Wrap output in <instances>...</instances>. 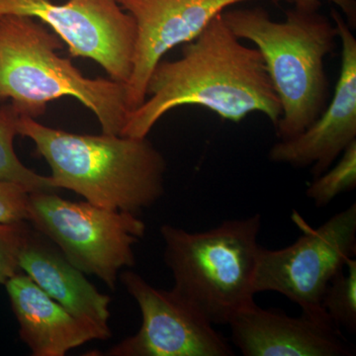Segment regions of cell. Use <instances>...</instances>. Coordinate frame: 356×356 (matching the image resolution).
<instances>
[{
	"label": "cell",
	"mask_w": 356,
	"mask_h": 356,
	"mask_svg": "<svg viewBox=\"0 0 356 356\" xmlns=\"http://www.w3.org/2000/svg\"><path fill=\"white\" fill-rule=\"evenodd\" d=\"M231 31L222 13L197 38L184 44L181 58L154 67L147 98L130 112L120 136L147 138L156 122L177 107L197 105L232 122L252 112L277 125L282 108L261 51Z\"/></svg>",
	"instance_id": "6da1fadb"
},
{
	"label": "cell",
	"mask_w": 356,
	"mask_h": 356,
	"mask_svg": "<svg viewBox=\"0 0 356 356\" xmlns=\"http://www.w3.org/2000/svg\"><path fill=\"white\" fill-rule=\"evenodd\" d=\"M18 135L36 146L58 189L110 210L139 214L165 193L166 161L147 138L81 135L19 115Z\"/></svg>",
	"instance_id": "7a4b0ae2"
},
{
	"label": "cell",
	"mask_w": 356,
	"mask_h": 356,
	"mask_svg": "<svg viewBox=\"0 0 356 356\" xmlns=\"http://www.w3.org/2000/svg\"><path fill=\"white\" fill-rule=\"evenodd\" d=\"M222 20L238 39L255 44L266 63L282 115L280 140L297 137L317 121L327 105L325 58L339 38L337 26L318 11H286L283 22L261 7L222 11Z\"/></svg>",
	"instance_id": "3957f363"
},
{
	"label": "cell",
	"mask_w": 356,
	"mask_h": 356,
	"mask_svg": "<svg viewBox=\"0 0 356 356\" xmlns=\"http://www.w3.org/2000/svg\"><path fill=\"white\" fill-rule=\"evenodd\" d=\"M63 48L35 18H0V102L10 99L18 113L35 119L49 102L76 98L95 115L102 133L120 136L130 113L125 84L84 76L70 58L58 55Z\"/></svg>",
	"instance_id": "277c9868"
},
{
	"label": "cell",
	"mask_w": 356,
	"mask_h": 356,
	"mask_svg": "<svg viewBox=\"0 0 356 356\" xmlns=\"http://www.w3.org/2000/svg\"><path fill=\"white\" fill-rule=\"evenodd\" d=\"M261 216L225 220L205 232L163 225L165 261L175 287L213 325H229L255 304Z\"/></svg>",
	"instance_id": "5b68a950"
},
{
	"label": "cell",
	"mask_w": 356,
	"mask_h": 356,
	"mask_svg": "<svg viewBox=\"0 0 356 356\" xmlns=\"http://www.w3.org/2000/svg\"><path fill=\"white\" fill-rule=\"evenodd\" d=\"M28 221L53 241L72 266L99 278L111 290L122 267L135 264L134 245L146 233L137 215L88 201L72 202L56 192L30 194Z\"/></svg>",
	"instance_id": "8992f818"
},
{
	"label": "cell",
	"mask_w": 356,
	"mask_h": 356,
	"mask_svg": "<svg viewBox=\"0 0 356 356\" xmlns=\"http://www.w3.org/2000/svg\"><path fill=\"white\" fill-rule=\"evenodd\" d=\"M292 219L303 235L286 248H259L254 291L280 293L303 313L325 315L321 302L325 288L348 259L355 257L356 204L316 229L297 212Z\"/></svg>",
	"instance_id": "52a82bcc"
},
{
	"label": "cell",
	"mask_w": 356,
	"mask_h": 356,
	"mask_svg": "<svg viewBox=\"0 0 356 356\" xmlns=\"http://www.w3.org/2000/svg\"><path fill=\"white\" fill-rule=\"evenodd\" d=\"M6 15L39 19L67 44L72 58H90L110 79L128 83L137 26L118 0H0V18Z\"/></svg>",
	"instance_id": "ba28073f"
},
{
	"label": "cell",
	"mask_w": 356,
	"mask_h": 356,
	"mask_svg": "<svg viewBox=\"0 0 356 356\" xmlns=\"http://www.w3.org/2000/svg\"><path fill=\"white\" fill-rule=\"evenodd\" d=\"M120 280L140 307L143 322L135 336L106 353L111 356H233L228 339L177 290L152 286L139 274Z\"/></svg>",
	"instance_id": "9c48e42d"
},
{
	"label": "cell",
	"mask_w": 356,
	"mask_h": 356,
	"mask_svg": "<svg viewBox=\"0 0 356 356\" xmlns=\"http://www.w3.org/2000/svg\"><path fill=\"white\" fill-rule=\"evenodd\" d=\"M245 1L250 0H118L137 26L132 74L126 83L130 112L146 100L149 76L168 51L197 38L216 16Z\"/></svg>",
	"instance_id": "30bf717a"
},
{
	"label": "cell",
	"mask_w": 356,
	"mask_h": 356,
	"mask_svg": "<svg viewBox=\"0 0 356 356\" xmlns=\"http://www.w3.org/2000/svg\"><path fill=\"white\" fill-rule=\"evenodd\" d=\"M331 14L341 43V74L331 102L310 127L276 143L268 154L273 163L311 166L313 178L327 172L356 140V39L341 14L336 9Z\"/></svg>",
	"instance_id": "8fae6325"
},
{
	"label": "cell",
	"mask_w": 356,
	"mask_h": 356,
	"mask_svg": "<svg viewBox=\"0 0 356 356\" xmlns=\"http://www.w3.org/2000/svg\"><path fill=\"white\" fill-rule=\"evenodd\" d=\"M234 346L245 356H351L339 327L325 315L290 317L257 303L229 324Z\"/></svg>",
	"instance_id": "7c38bea8"
},
{
	"label": "cell",
	"mask_w": 356,
	"mask_h": 356,
	"mask_svg": "<svg viewBox=\"0 0 356 356\" xmlns=\"http://www.w3.org/2000/svg\"><path fill=\"white\" fill-rule=\"evenodd\" d=\"M19 267L65 310L97 332L102 339H109L110 297L98 291L40 232L30 229L20 252Z\"/></svg>",
	"instance_id": "4fadbf2b"
},
{
	"label": "cell",
	"mask_w": 356,
	"mask_h": 356,
	"mask_svg": "<svg viewBox=\"0 0 356 356\" xmlns=\"http://www.w3.org/2000/svg\"><path fill=\"white\" fill-rule=\"evenodd\" d=\"M7 294L20 327V337L35 356H64L93 339L92 327L72 316L24 274L6 282Z\"/></svg>",
	"instance_id": "5bb4252c"
},
{
	"label": "cell",
	"mask_w": 356,
	"mask_h": 356,
	"mask_svg": "<svg viewBox=\"0 0 356 356\" xmlns=\"http://www.w3.org/2000/svg\"><path fill=\"white\" fill-rule=\"evenodd\" d=\"M19 113L11 103L0 106V180L23 185L31 192H56L50 177H43L26 168L14 151V138L18 135Z\"/></svg>",
	"instance_id": "9a60e30c"
},
{
	"label": "cell",
	"mask_w": 356,
	"mask_h": 356,
	"mask_svg": "<svg viewBox=\"0 0 356 356\" xmlns=\"http://www.w3.org/2000/svg\"><path fill=\"white\" fill-rule=\"evenodd\" d=\"M323 309L337 327L356 331V259H348L346 267L330 281L321 302Z\"/></svg>",
	"instance_id": "2e32d148"
},
{
	"label": "cell",
	"mask_w": 356,
	"mask_h": 356,
	"mask_svg": "<svg viewBox=\"0 0 356 356\" xmlns=\"http://www.w3.org/2000/svg\"><path fill=\"white\" fill-rule=\"evenodd\" d=\"M356 186V140L344 149L334 168L314 178L306 191L307 197L317 207L329 205L339 194L353 191Z\"/></svg>",
	"instance_id": "e0dca14e"
},
{
	"label": "cell",
	"mask_w": 356,
	"mask_h": 356,
	"mask_svg": "<svg viewBox=\"0 0 356 356\" xmlns=\"http://www.w3.org/2000/svg\"><path fill=\"white\" fill-rule=\"evenodd\" d=\"M30 229L26 222L0 224V284L19 273V254Z\"/></svg>",
	"instance_id": "ac0fdd59"
},
{
	"label": "cell",
	"mask_w": 356,
	"mask_h": 356,
	"mask_svg": "<svg viewBox=\"0 0 356 356\" xmlns=\"http://www.w3.org/2000/svg\"><path fill=\"white\" fill-rule=\"evenodd\" d=\"M30 194L23 185L0 180V224L28 221Z\"/></svg>",
	"instance_id": "d6986e66"
},
{
	"label": "cell",
	"mask_w": 356,
	"mask_h": 356,
	"mask_svg": "<svg viewBox=\"0 0 356 356\" xmlns=\"http://www.w3.org/2000/svg\"><path fill=\"white\" fill-rule=\"evenodd\" d=\"M294 4L295 8L305 11H318L322 2L321 0H290ZM336 4L341 9L346 16V22L351 26L355 25L356 21V3L355 0H327Z\"/></svg>",
	"instance_id": "ffe728a7"
}]
</instances>
